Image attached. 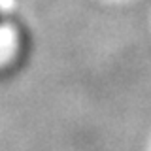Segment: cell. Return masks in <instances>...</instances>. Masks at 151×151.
Instances as JSON below:
<instances>
[{
	"label": "cell",
	"instance_id": "cell-1",
	"mask_svg": "<svg viewBox=\"0 0 151 151\" xmlns=\"http://www.w3.org/2000/svg\"><path fill=\"white\" fill-rule=\"evenodd\" d=\"M0 25H2V9H0Z\"/></svg>",
	"mask_w": 151,
	"mask_h": 151
}]
</instances>
